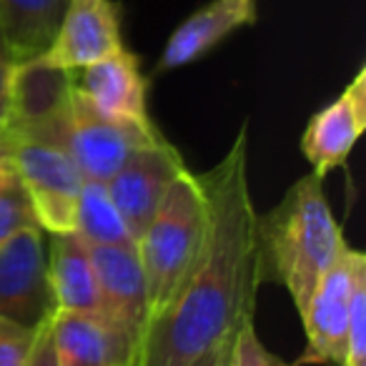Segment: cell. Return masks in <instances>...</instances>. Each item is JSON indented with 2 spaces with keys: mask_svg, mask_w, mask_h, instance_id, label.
<instances>
[{
  "mask_svg": "<svg viewBox=\"0 0 366 366\" xmlns=\"http://www.w3.org/2000/svg\"><path fill=\"white\" fill-rule=\"evenodd\" d=\"M48 281L56 311L98 316L91 249L78 234H48Z\"/></svg>",
  "mask_w": 366,
  "mask_h": 366,
  "instance_id": "2e32d148",
  "label": "cell"
},
{
  "mask_svg": "<svg viewBox=\"0 0 366 366\" xmlns=\"http://www.w3.org/2000/svg\"><path fill=\"white\" fill-rule=\"evenodd\" d=\"M28 191L36 221L46 234H71L83 181L73 158L56 143L13 138L11 151Z\"/></svg>",
  "mask_w": 366,
  "mask_h": 366,
  "instance_id": "5b68a950",
  "label": "cell"
},
{
  "mask_svg": "<svg viewBox=\"0 0 366 366\" xmlns=\"http://www.w3.org/2000/svg\"><path fill=\"white\" fill-rule=\"evenodd\" d=\"M249 133L201 173L206 231L199 259L161 314L151 319L136 366H194L254 319L261 281L259 216L249 191Z\"/></svg>",
  "mask_w": 366,
  "mask_h": 366,
  "instance_id": "6da1fadb",
  "label": "cell"
},
{
  "mask_svg": "<svg viewBox=\"0 0 366 366\" xmlns=\"http://www.w3.org/2000/svg\"><path fill=\"white\" fill-rule=\"evenodd\" d=\"M123 48L121 6L113 0H66L53 43L43 53L48 63L78 71Z\"/></svg>",
  "mask_w": 366,
  "mask_h": 366,
  "instance_id": "8fae6325",
  "label": "cell"
},
{
  "mask_svg": "<svg viewBox=\"0 0 366 366\" xmlns=\"http://www.w3.org/2000/svg\"><path fill=\"white\" fill-rule=\"evenodd\" d=\"M26 366H58L56 344H53V319H48L46 324L38 329Z\"/></svg>",
  "mask_w": 366,
  "mask_h": 366,
  "instance_id": "603a6c76",
  "label": "cell"
},
{
  "mask_svg": "<svg viewBox=\"0 0 366 366\" xmlns=\"http://www.w3.org/2000/svg\"><path fill=\"white\" fill-rule=\"evenodd\" d=\"M13 61L11 51L0 38V128L8 126V118H11V73H13Z\"/></svg>",
  "mask_w": 366,
  "mask_h": 366,
  "instance_id": "cb8c5ba5",
  "label": "cell"
},
{
  "mask_svg": "<svg viewBox=\"0 0 366 366\" xmlns=\"http://www.w3.org/2000/svg\"><path fill=\"white\" fill-rule=\"evenodd\" d=\"M231 339H234V336H231ZM231 339H226L224 344H219L216 346L214 351H209V354H204L201 356L199 361H196L194 366H219V361H221V356H224V351H226V346L231 344Z\"/></svg>",
  "mask_w": 366,
  "mask_h": 366,
  "instance_id": "d4e9b609",
  "label": "cell"
},
{
  "mask_svg": "<svg viewBox=\"0 0 366 366\" xmlns=\"http://www.w3.org/2000/svg\"><path fill=\"white\" fill-rule=\"evenodd\" d=\"M58 366H136L138 346L98 316L53 314Z\"/></svg>",
  "mask_w": 366,
  "mask_h": 366,
  "instance_id": "9a60e30c",
  "label": "cell"
},
{
  "mask_svg": "<svg viewBox=\"0 0 366 366\" xmlns=\"http://www.w3.org/2000/svg\"><path fill=\"white\" fill-rule=\"evenodd\" d=\"M231 341H234V339H231ZM229 359H231V344L226 346V351H224V356H221L219 366H229Z\"/></svg>",
  "mask_w": 366,
  "mask_h": 366,
  "instance_id": "4316f807",
  "label": "cell"
},
{
  "mask_svg": "<svg viewBox=\"0 0 366 366\" xmlns=\"http://www.w3.org/2000/svg\"><path fill=\"white\" fill-rule=\"evenodd\" d=\"M73 98V76L66 68L48 63L43 56L21 61L11 73V118L13 138H31L61 146Z\"/></svg>",
  "mask_w": 366,
  "mask_h": 366,
  "instance_id": "ba28073f",
  "label": "cell"
},
{
  "mask_svg": "<svg viewBox=\"0 0 366 366\" xmlns=\"http://www.w3.org/2000/svg\"><path fill=\"white\" fill-rule=\"evenodd\" d=\"M66 0H0V38L13 61H31L48 51Z\"/></svg>",
  "mask_w": 366,
  "mask_h": 366,
  "instance_id": "e0dca14e",
  "label": "cell"
},
{
  "mask_svg": "<svg viewBox=\"0 0 366 366\" xmlns=\"http://www.w3.org/2000/svg\"><path fill=\"white\" fill-rule=\"evenodd\" d=\"M13 151V133L8 128H0V161L6 156H11Z\"/></svg>",
  "mask_w": 366,
  "mask_h": 366,
  "instance_id": "484cf974",
  "label": "cell"
},
{
  "mask_svg": "<svg viewBox=\"0 0 366 366\" xmlns=\"http://www.w3.org/2000/svg\"><path fill=\"white\" fill-rule=\"evenodd\" d=\"M158 136L163 133L151 121L108 118L73 91L61 148L73 158L86 181L108 183L133 151L153 143Z\"/></svg>",
  "mask_w": 366,
  "mask_h": 366,
  "instance_id": "277c9868",
  "label": "cell"
},
{
  "mask_svg": "<svg viewBox=\"0 0 366 366\" xmlns=\"http://www.w3.org/2000/svg\"><path fill=\"white\" fill-rule=\"evenodd\" d=\"M88 249L96 276L98 319L123 331L141 351L151 314L136 244H108Z\"/></svg>",
  "mask_w": 366,
  "mask_h": 366,
  "instance_id": "30bf717a",
  "label": "cell"
},
{
  "mask_svg": "<svg viewBox=\"0 0 366 366\" xmlns=\"http://www.w3.org/2000/svg\"><path fill=\"white\" fill-rule=\"evenodd\" d=\"M361 366H366V364H361Z\"/></svg>",
  "mask_w": 366,
  "mask_h": 366,
  "instance_id": "83f0119b",
  "label": "cell"
},
{
  "mask_svg": "<svg viewBox=\"0 0 366 366\" xmlns=\"http://www.w3.org/2000/svg\"><path fill=\"white\" fill-rule=\"evenodd\" d=\"M366 364V271L356 276L351 294L349 329H346V356L341 366Z\"/></svg>",
  "mask_w": 366,
  "mask_h": 366,
  "instance_id": "ffe728a7",
  "label": "cell"
},
{
  "mask_svg": "<svg viewBox=\"0 0 366 366\" xmlns=\"http://www.w3.org/2000/svg\"><path fill=\"white\" fill-rule=\"evenodd\" d=\"M73 91L108 118L151 121L146 108L148 83L141 73V63L126 48L113 56L71 71Z\"/></svg>",
  "mask_w": 366,
  "mask_h": 366,
  "instance_id": "4fadbf2b",
  "label": "cell"
},
{
  "mask_svg": "<svg viewBox=\"0 0 366 366\" xmlns=\"http://www.w3.org/2000/svg\"><path fill=\"white\" fill-rule=\"evenodd\" d=\"M229 366H291V364H286L276 354H271L261 344L259 336H256L254 319H246L241 321V326L234 334V341H231Z\"/></svg>",
  "mask_w": 366,
  "mask_h": 366,
  "instance_id": "44dd1931",
  "label": "cell"
},
{
  "mask_svg": "<svg viewBox=\"0 0 366 366\" xmlns=\"http://www.w3.org/2000/svg\"><path fill=\"white\" fill-rule=\"evenodd\" d=\"M361 271H366V256L346 244L334 264L319 279L309 304H306V311L301 314L306 331V349L291 366L344 364L351 294H354L356 276Z\"/></svg>",
  "mask_w": 366,
  "mask_h": 366,
  "instance_id": "52a82bcc",
  "label": "cell"
},
{
  "mask_svg": "<svg viewBox=\"0 0 366 366\" xmlns=\"http://www.w3.org/2000/svg\"><path fill=\"white\" fill-rule=\"evenodd\" d=\"M344 246L321 176L309 173L291 186L269 216L259 219L261 281L284 286L299 314H304L319 279Z\"/></svg>",
  "mask_w": 366,
  "mask_h": 366,
  "instance_id": "7a4b0ae2",
  "label": "cell"
},
{
  "mask_svg": "<svg viewBox=\"0 0 366 366\" xmlns=\"http://www.w3.org/2000/svg\"><path fill=\"white\" fill-rule=\"evenodd\" d=\"M366 128V68H359L354 81L336 101L324 106L301 136V153L316 176L324 178L349 158L351 148Z\"/></svg>",
  "mask_w": 366,
  "mask_h": 366,
  "instance_id": "7c38bea8",
  "label": "cell"
},
{
  "mask_svg": "<svg viewBox=\"0 0 366 366\" xmlns=\"http://www.w3.org/2000/svg\"><path fill=\"white\" fill-rule=\"evenodd\" d=\"M26 226H38L13 156L0 161V246Z\"/></svg>",
  "mask_w": 366,
  "mask_h": 366,
  "instance_id": "d6986e66",
  "label": "cell"
},
{
  "mask_svg": "<svg viewBox=\"0 0 366 366\" xmlns=\"http://www.w3.org/2000/svg\"><path fill=\"white\" fill-rule=\"evenodd\" d=\"M78 234L88 246H108V244H136L128 234L123 216L118 214L116 204L106 191V183L83 181L81 196L76 206V226Z\"/></svg>",
  "mask_w": 366,
  "mask_h": 366,
  "instance_id": "ac0fdd59",
  "label": "cell"
},
{
  "mask_svg": "<svg viewBox=\"0 0 366 366\" xmlns=\"http://www.w3.org/2000/svg\"><path fill=\"white\" fill-rule=\"evenodd\" d=\"M53 314L48 234L41 226H26L0 246V319L38 331Z\"/></svg>",
  "mask_w": 366,
  "mask_h": 366,
  "instance_id": "8992f818",
  "label": "cell"
},
{
  "mask_svg": "<svg viewBox=\"0 0 366 366\" xmlns=\"http://www.w3.org/2000/svg\"><path fill=\"white\" fill-rule=\"evenodd\" d=\"M204 231L206 196L199 176H194L186 168L171 183L151 224L146 226L136 244L143 279H146L151 319L166 309L186 274L194 269L201 244H204Z\"/></svg>",
  "mask_w": 366,
  "mask_h": 366,
  "instance_id": "3957f363",
  "label": "cell"
},
{
  "mask_svg": "<svg viewBox=\"0 0 366 366\" xmlns=\"http://www.w3.org/2000/svg\"><path fill=\"white\" fill-rule=\"evenodd\" d=\"M259 21V3L256 0H211L191 13L176 31L171 33L156 71H176L189 63L204 58L231 33Z\"/></svg>",
  "mask_w": 366,
  "mask_h": 366,
  "instance_id": "5bb4252c",
  "label": "cell"
},
{
  "mask_svg": "<svg viewBox=\"0 0 366 366\" xmlns=\"http://www.w3.org/2000/svg\"><path fill=\"white\" fill-rule=\"evenodd\" d=\"M183 171L186 163L181 153L173 148V143L166 141V136H158L153 143L133 151L106 183L108 196L123 216L128 234L136 244L151 224L171 183Z\"/></svg>",
  "mask_w": 366,
  "mask_h": 366,
  "instance_id": "9c48e42d",
  "label": "cell"
},
{
  "mask_svg": "<svg viewBox=\"0 0 366 366\" xmlns=\"http://www.w3.org/2000/svg\"><path fill=\"white\" fill-rule=\"evenodd\" d=\"M38 331L0 319V366H26Z\"/></svg>",
  "mask_w": 366,
  "mask_h": 366,
  "instance_id": "7402d4cb",
  "label": "cell"
}]
</instances>
